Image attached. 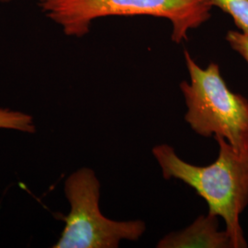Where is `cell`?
Returning <instances> with one entry per match:
<instances>
[{
	"label": "cell",
	"instance_id": "6da1fadb",
	"mask_svg": "<svg viewBox=\"0 0 248 248\" xmlns=\"http://www.w3.org/2000/svg\"><path fill=\"white\" fill-rule=\"evenodd\" d=\"M213 137L219 154L209 166L187 163L166 143L155 146L152 153L165 179H178L192 187L208 204V213L222 218L233 248H248L240 215L248 205V155L235 150L222 136Z\"/></svg>",
	"mask_w": 248,
	"mask_h": 248
},
{
	"label": "cell",
	"instance_id": "7a4b0ae2",
	"mask_svg": "<svg viewBox=\"0 0 248 248\" xmlns=\"http://www.w3.org/2000/svg\"><path fill=\"white\" fill-rule=\"evenodd\" d=\"M184 56L189 82H181L180 90L186 124L197 134L222 136L235 150L248 155V99L228 88L217 63L202 68L186 50Z\"/></svg>",
	"mask_w": 248,
	"mask_h": 248
},
{
	"label": "cell",
	"instance_id": "3957f363",
	"mask_svg": "<svg viewBox=\"0 0 248 248\" xmlns=\"http://www.w3.org/2000/svg\"><path fill=\"white\" fill-rule=\"evenodd\" d=\"M45 15L68 36L89 33L94 19L110 16H153L172 22V41L179 44L187 32L211 17V0H47L40 3Z\"/></svg>",
	"mask_w": 248,
	"mask_h": 248
},
{
	"label": "cell",
	"instance_id": "277c9868",
	"mask_svg": "<svg viewBox=\"0 0 248 248\" xmlns=\"http://www.w3.org/2000/svg\"><path fill=\"white\" fill-rule=\"evenodd\" d=\"M70 212L63 218L65 226L53 248H116L124 240L137 241L146 231L141 220L113 221L99 208L100 183L92 169L74 172L64 183Z\"/></svg>",
	"mask_w": 248,
	"mask_h": 248
},
{
	"label": "cell",
	"instance_id": "5b68a950",
	"mask_svg": "<svg viewBox=\"0 0 248 248\" xmlns=\"http://www.w3.org/2000/svg\"><path fill=\"white\" fill-rule=\"evenodd\" d=\"M219 217L200 215L183 230L172 232L159 240L158 248H233L226 230H219Z\"/></svg>",
	"mask_w": 248,
	"mask_h": 248
},
{
	"label": "cell",
	"instance_id": "8992f818",
	"mask_svg": "<svg viewBox=\"0 0 248 248\" xmlns=\"http://www.w3.org/2000/svg\"><path fill=\"white\" fill-rule=\"evenodd\" d=\"M213 7H218L233 18L240 31L248 34V0H211Z\"/></svg>",
	"mask_w": 248,
	"mask_h": 248
},
{
	"label": "cell",
	"instance_id": "52a82bcc",
	"mask_svg": "<svg viewBox=\"0 0 248 248\" xmlns=\"http://www.w3.org/2000/svg\"><path fill=\"white\" fill-rule=\"evenodd\" d=\"M0 128L17 130L25 133H34L35 125L31 116L26 113L0 108Z\"/></svg>",
	"mask_w": 248,
	"mask_h": 248
},
{
	"label": "cell",
	"instance_id": "ba28073f",
	"mask_svg": "<svg viewBox=\"0 0 248 248\" xmlns=\"http://www.w3.org/2000/svg\"><path fill=\"white\" fill-rule=\"evenodd\" d=\"M226 41L231 47L247 61L248 63V34L237 31H229Z\"/></svg>",
	"mask_w": 248,
	"mask_h": 248
},
{
	"label": "cell",
	"instance_id": "9c48e42d",
	"mask_svg": "<svg viewBox=\"0 0 248 248\" xmlns=\"http://www.w3.org/2000/svg\"><path fill=\"white\" fill-rule=\"evenodd\" d=\"M1 2H10V1H12V0H0Z\"/></svg>",
	"mask_w": 248,
	"mask_h": 248
},
{
	"label": "cell",
	"instance_id": "30bf717a",
	"mask_svg": "<svg viewBox=\"0 0 248 248\" xmlns=\"http://www.w3.org/2000/svg\"><path fill=\"white\" fill-rule=\"evenodd\" d=\"M45 1H47V0H40V3H41V2H45Z\"/></svg>",
	"mask_w": 248,
	"mask_h": 248
}]
</instances>
